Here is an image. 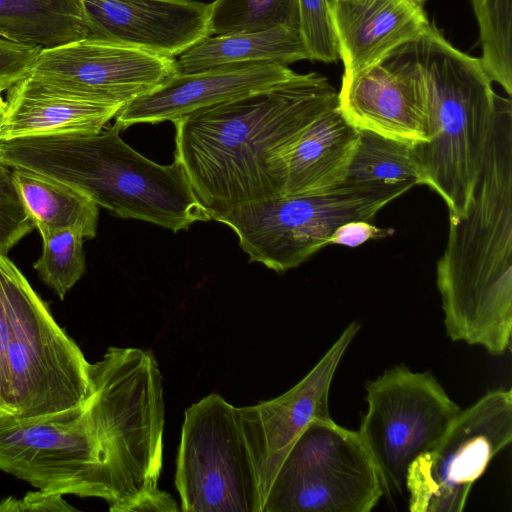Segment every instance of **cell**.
I'll return each instance as SVG.
<instances>
[{"label": "cell", "instance_id": "1", "mask_svg": "<svg viewBox=\"0 0 512 512\" xmlns=\"http://www.w3.org/2000/svg\"><path fill=\"white\" fill-rule=\"evenodd\" d=\"M337 105V91L324 75L297 73L174 121L175 159L200 205L218 222L240 206L279 196V157Z\"/></svg>", "mask_w": 512, "mask_h": 512}, {"label": "cell", "instance_id": "2", "mask_svg": "<svg viewBox=\"0 0 512 512\" xmlns=\"http://www.w3.org/2000/svg\"><path fill=\"white\" fill-rule=\"evenodd\" d=\"M437 262L446 333L498 356L512 333V103L498 95L483 165Z\"/></svg>", "mask_w": 512, "mask_h": 512}, {"label": "cell", "instance_id": "3", "mask_svg": "<svg viewBox=\"0 0 512 512\" xmlns=\"http://www.w3.org/2000/svg\"><path fill=\"white\" fill-rule=\"evenodd\" d=\"M120 131L115 123L96 134L0 140V163L66 183L119 218L173 232L211 220L178 160L155 163L125 143Z\"/></svg>", "mask_w": 512, "mask_h": 512}, {"label": "cell", "instance_id": "4", "mask_svg": "<svg viewBox=\"0 0 512 512\" xmlns=\"http://www.w3.org/2000/svg\"><path fill=\"white\" fill-rule=\"evenodd\" d=\"M426 91L428 140L415 144L423 184L463 215L479 177L497 97L479 58L454 47L433 25L405 44Z\"/></svg>", "mask_w": 512, "mask_h": 512}, {"label": "cell", "instance_id": "5", "mask_svg": "<svg viewBox=\"0 0 512 512\" xmlns=\"http://www.w3.org/2000/svg\"><path fill=\"white\" fill-rule=\"evenodd\" d=\"M89 366L25 276L0 254V415L34 417L84 404Z\"/></svg>", "mask_w": 512, "mask_h": 512}, {"label": "cell", "instance_id": "6", "mask_svg": "<svg viewBox=\"0 0 512 512\" xmlns=\"http://www.w3.org/2000/svg\"><path fill=\"white\" fill-rule=\"evenodd\" d=\"M412 187L345 181L323 192L252 202L218 222L235 232L250 262L285 272L330 245V237L340 225L369 221Z\"/></svg>", "mask_w": 512, "mask_h": 512}, {"label": "cell", "instance_id": "7", "mask_svg": "<svg viewBox=\"0 0 512 512\" xmlns=\"http://www.w3.org/2000/svg\"><path fill=\"white\" fill-rule=\"evenodd\" d=\"M383 494L358 432L314 419L284 458L262 512H369Z\"/></svg>", "mask_w": 512, "mask_h": 512}, {"label": "cell", "instance_id": "8", "mask_svg": "<svg viewBox=\"0 0 512 512\" xmlns=\"http://www.w3.org/2000/svg\"><path fill=\"white\" fill-rule=\"evenodd\" d=\"M0 470L39 490L114 503L88 399L34 417L0 415Z\"/></svg>", "mask_w": 512, "mask_h": 512}, {"label": "cell", "instance_id": "9", "mask_svg": "<svg viewBox=\"0 0 512 512\" xmlns=\"http://www.w3.org/2000/svg\"><path fill=\"white\" fill-rule=\"evenodd\" d=\"M367 412L358 434L384 492H401L408 469L430 451L461 412L429 372L394 366L365 384Z\"/></svg>", "mask_w": 512, "mask_h": 512}, {"label": "cell", "instance_id": "10", "mask_svg": "<svg viewBox=\"0 0 512 512\" xmlns=\"http://www.w3.org/2000/svg\"><path fill=\"white\" fill-rule=\"evenodd\" d=\"M185 512H262L236 407L211 393L185 410L175 474Z\"/></svg>", "mask_w": 512, "mask_h": 512}, {"label": "cell", "instance_id": "11", "mask_svg": "<svg viewBox=\"0 0 512 512\" xmlns=\"http://www.w3.org/2000/svg\"><path fill=\"white\" fill-rule=\"evenodd\" d=\"M511 441L512 391H489L461 410L439 442L410 465V511H463L473 484Z\"/></svg>", "mask_w": 512, "mask_h": 512}, {"label": "cell", "instance_id": "12", "mask_svg": "<svg viewBox=\"0 0 512 512\" xmlns=\"http://www.w3.org/2000/svg\"><path fill=\"white\" fill-rule=\"evenodd\" d=\"M360 330L351 322L312 368L281 396L253 406L236 407L239 429L256 477L262 505L292 445L314 419H329V391L337 367Z\"/></svg>", "mask_w": 512, "mask_h": 512}, {"label": "cell", "instance_id": "13", "mask_svg": "<svg viewBox=\"0 0 512 512\" xmlns=\"http://www.w3.org/2000/svg\"><path fill=\"white\" fill-rule=\"evenodd\" d=\"M175 58L85 38L41 49L29 75L79 96L126 105L175 73Z\"/></svg>", "mask_w": 512, "mask_h": 512}, {"label": "cell", "instance_id": "14", "mask_svg": "<svg viewBox=\"0 0 512 512\" xmlns=\"http://www.w3.org/2000/svg\"><path fill=\"white\" fill-rule=\"evenodd\" d=\"M338 108L358 131L410 144L428 140V108L423 80L405 45L382 62L342 75Z\"/></svg>", "mask_w": 512, "mask_h": 512}, {"label": "cell", "instance_id": "15", "mask_svg": "<svg viewBox=\"0 0 512 512\" xmlns=\"http://www.w3.org/2000/svg\"><path fill=\"white\" fill-rule=\"evenodd\" d=\"M88 38L176 58L211 36V3L197 0H82Z\"/></svg>", "mask_w": 512, "mask_h": 512}, {"label": "cell", "instance_id": "16", "mask_svg": "<svg viewBox=\"0 0 512 512\" xmlns=\"http://www.w3.org/2000/svg\"><path fill=\"white\" fill-rule=\"evenodd\" d=\"M288 65L229 66L167 77L126 104L116 115L121 130L139 123L176 121L192 112L231 101L292 78Z\"/></svg>", "mask_w": 512, "mask_h": 512}, {"label": "cell", "instance_id": "17", "mask_svg": "<svg viewBox=\"0 0 512 512\" xmlns=\"http://www.w3.org/2000/svg\"><path fill=\"white\" fill-rule=\"evenodd\" d=\"M344 73L382 62L430 25L415 0H328Z\"/></svg>", "mask_w": 512, "mask_h": 512}, {"label": "cell", "instance_id": "18", "mask_svg": "<svg viewBox=\"0 0 512 512\" xmlns=\"http://www.w3.org/2000/svg\"><path fill=\"white\" fill-rule=\"evenodd\" d=\"M7 91L0 140L96 134L124 107L79 96L29 74Z\"/></svg>", "mask_w": 512, "mask_h": 512}, {"label": "cell", "instance_id": "19", "mask_svg": "<svg viewBox=\"0 0 512 512\" xmlns=\"http://www.w3.org/2000/svg\"><path fill=\"white\" fill-rule=\"evenodd\" d=\"M359 131L338 105L315 120L278 159L275 178L280 195L323 192L345 182Z\"/></svg>", "mask_w": 512, "mask_h": 512}, {"label": "cell", "instance_id": "20", "mask_svg": "<svg viewBox=\"0 0 512 512\" xmlns=\"http://www.w3.org/2000/svg\"><path fill=\"white\" fill-rule=\"evenodd\" d=\"M309 60L298 29L277 26L265 31L209 36L179 56L175 73L213 68Z\"/></svg>", "mask_w": 512, "mask_h": 512}, {"label": "cell", "instance_id": "21", "mask_svg": "<svg viewBox=\"0 0 512 512\" xmlns=\"http://www.w3.org/2000/svg\"><path fill=\"white\" fill-rule=\"evenodd\" d=\"M13 182L40 236L73 230L84 239L97 233L98 205L76 188L32 170L14 167Z\"/></svg>", "mask_w": 512, "mask_h": 512}, {"label": "cell", "instance_id": "22", "mask_svg": "<svg viewBox=\"0 0 512 512\" xmlns=\"http://www.w3.org/2000/svg\"><path fill=\"white\" fill-rule=\"evenodd\" d=\"M82 0H0V37L51 49L88 38Z\"/></svg>", "mask_w": 512, "mask_h": 512}, {"label": "cell", "instance_id": "23", "mask_svg": "<svg viewBox=\"0 0 512 512\" xmlns=\"http://www.w3.org/2000/svg\"><path fill=\"white\" fill-rule=\"evenodd\" d=\"M345 181L423 185L414 145L369 131H359L358 145Z\"/></svg>", "mask_w": 512, "mask_h": 512}, {"label": "cell", "instance_id": "24", "mask_svg": "<svg viewBox=\"0 0 512 512\" xmlns=\"http://www.w3.org/2000/svg\"><path fill=\"white\" fill-rule=\"evenodd\" d=\"M479 27L485 71L512 94V0H470Z\"/></svg>", "mask_w": 512, "mask_h": 512}, {"label": "cell", "instance_id": "25", "mask_svg": "<svg viewBox=\"0 0 512 512\" xmlns=\"http://www.w3.org/2000/svg\"><path fill=\"white\" fill-rule=\"evenodd\" d=\"M277 26L298 29L297 0H215L211 3V36L260 32Z\"/></svg>", "mask_w": 512, "mask_h": 512}, {"label": "cell", "instance_id": "26", "mask_svg": "<svg viewBox=\"0 0 512 512\" xmlns=\"http://www.w3.org/2000/svg\"><path fill=\"white\" fill-rule=\"evenodd\" d=\"M41 238L42 253L33 267L63 300L85 272L84 237L73 230H58Z\"/></svg>", "mask_w": 512, "mask_h": 512}, {"label": "cell", "instance_id": "27", "mask_svg": "<svg viewBox=\"0 0 512 512\" xmlns=\"http://www.w3.org/2000/svg\"><path fill=\"white\" fill-rule=\"evenodd\" d=\"M297 8L298 31L309 60L336 62L338 43L328 0H297Z\"/></svg>", "mask_w": 512, "mask_h": 512}, {"label": "cell", "instance_id": "28", "mask_svg": "<svg viewBox=\"0 0 512 512\" xmlns=\"http://www.w3.org/2000/svg\"><path fill=\"white\" fill-rule=\"evenodd\" d=\"M11 170L0 164V254L6 255L23 237L34 230Z\"/></svg>", "mask_w": 512, "mask_h": 512}, {"label": "cell", "instance_id": "29", "mask_svg": "<svg viewBox=\"0 0 512 512\" xmlns=\"http://www.w3.org/2000/svg\"><path fill=\"white\" fill-rule=\"evenodd\" d=\"M40 51L38 47L0 39V84L9 89L27 76Z\"/></svg>", "mask_w": 512, "mask_h": 512}, {"label": "cell", "instance_id": "30", "mask_svg": "<svg viewBox=\"0 0 512 512\" xmlns=\"http://www.w3.org/2000/svg\"><path fill=\"white\" fill-rule=\"evenodd\" d=\"M60 493L39 490L28 492L18 499L9 496L0 501V512H56L77 511Z\"/></svg>", "mask_w": 512, "mask_h": 512}, {"label": "cell", "instance_id": "31", "mask_svg": "<svg viewBox=\"0 0 512 512\" xmlns=\"http://www.w3.org/2000/svg\"><path fill=\"white\" fill-rule=\"evenodd\" d=\"M387 233L390 232L382 230L368 221H350L340 225L333 232L329 243L356 247L370 239L385 237Z\"/></svg>", "mask_w": 512, "mask_h": 512}, {"label": "cell", "instance_id": "32", "mask_svg": "<svg viewBox=\"0 0 512 512\" xmlns=\"http://www.w3.org/2000/svg\"><path fill=\"white\" fill-rule=\"evenodd\" d=\"M8 90V87L0 84V114H4L6 109V100L3 98V92Z\"/></svg>", "mask_w": 512, "mask_h": 512}, {"label": "cell", "instance_id": "33", "mask_svg": "<svg viewBox=\"0 0 512 512\" xmlns=\"http://www.w3.org/2000/svg\"><path fill=\"white\" fill-rule=\"evenodd\" d=\"M417 3H419L420 5H422L424 3L425 0H415Z\"/></svg>", "mask_w": 512, "mask_h": 512}, {"label": "cell", "instance_id": "34", "mask_svg": "<svg viewBox=\"0 0 512 512\" xmlns=\"http://www.w3.org/2000/svg\"><path fill=\"white\" fill-rule=\"evenodd\" d=\"M2 119H3V114H0V127H1Z\"/></svg>", "mask_w": 512, "mask_h": 512}, {"label": "cell", "instance_id": "35", "mask_svg": "<svg viewBox=\"0 0 512 512\" xmlns=\"http://www.w3.org/2000/svg\"><path fill=\"white\" fill-rule=\"evenodd\" d=\"M0 39H3L2 37H0Z\"/></svg>", "mask_w": 512, "mask_h": 512}]
</instances>
